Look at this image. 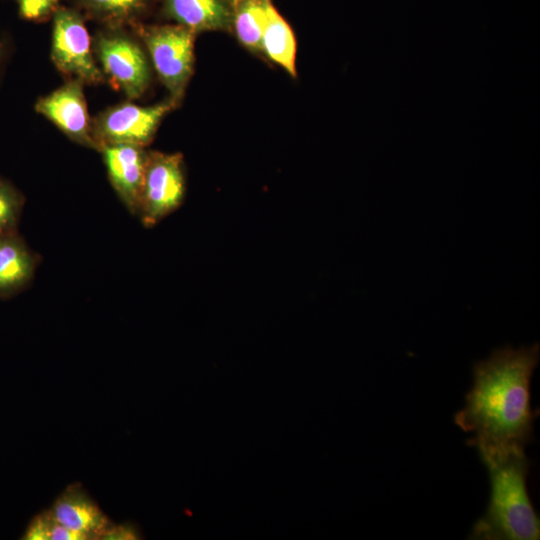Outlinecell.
I'll list each match as a JSON object with an SVG mask.
<instances>
[{
	"mask_svg": "<svg viewBox=\"0 0 540 540\" xmlns=\"http://www.w3.org/2000/svg\"><path fill=\"white\" fill-rule=\"evenodd\" d=\"M539 344L494 350L473 366V385L454 421L472 433L485 466L524 453L533 434L530 382L539 362Z\"/></svg>",
	"mask_w": 540,
	"mask_h": 540,
	"instance_id": "6da1fadb",
	"label": "cell"
},
{
	"mask_svg": "<svg viewBox=\"0 0 540 540\" xmlns=\"http://www.w3.org/2000/svg\"><path fill=\"white\" fill-rule=\"evenodd\" d=\"M528 466L525 452L486 466L491 484L490 500L485 514L474 524L472 539H539L540 522L526 487Z\"/></svg>",
	"mask_w": 540,
	"mask_h": 540,
	"instance_id": "7a4b0ae2",
	"label": "cell"
},
{
	"mask_svg": "<svg viewBox=\"0 0 540 540\" xmlns=\"http://www.w3.org/2000/svg\"><path fill=\"white\" fill-rule=\"evenodd\" d=\"M140 34L159 78L176 102L192 75L195 33L181 25H167L142 28Z\"/></svg>",
	"mask_w": 540,
	"mask_h": 540,
	"instance_id": "3957f363",
	"label": "cell"
},
{
	"mask_svg": "<svg viewBox=\"0 0 540 540\" xmlns=\"http://www.w3.org/2000/svg\"><path fill=\"white\" fill-rule=\"evenodd\" d=\"M51 59L69 79L89 84L104 80V74L93 57L83 17L76 10L59 7L53 14Z\"/></svg>",
	"mask_w": 540,
	"mask_h": 540,
	"instance_id": "277c9868",
	"label": "cell"
},
{
	"mask_svg": "<svg viewBox=\"0 0 540 540\" xmlns=\"http://www.w3.org/2000/svg\"><path fill=\"white\" fill-rule=\"evenodd\" d=\"M185 179L179 153L148 152L138 215L153 227L183 202Z\"/></svg>",
	"mask_w": 540,
	"mask_h": 540,
	"instance_id": "5b68a950",
	"label": "cell"
},
{
	"mask_svg": "<svg viewBox=\"0 0 540 540\" xmlns=\"http://www.w3.org/2000/svg\"><path fill=\"white\" fill-rule=\"evenodd\" d=\"M95 54L103 74L128 98L140 97L150 81V69L141 47L116 27L95 38Z\"/></svg>",
	"mask_w": 540,
	"mask_h": 540,
	"instance_id": "8992f818",
	"label": "cell"
},
{
	"mask_svg": "<svg viewBox=\"0 0 540 540\" xmlns=\"http://www.w3.org/2000/svg\"><path fill=\"white\" fill-rule=\"evenodd\" d=\"M170 99L153 106L122 103L108 108L92 122V133L98 150L104 145H148L162 118L174 107Z\"/></svg>",
	"mask_w": 540,
	"mask_h": 540,
	"instance_id": "52a82bcc",
	"label": "cell"
},
{
	"mask_svg": "<svg viewBox=\"0 0 540 540\" xmlns=\"http://www.w3.org/2000/svg\"><path fill=\"white\" fill-rule=\"evenodd\" d=\"M35 110L73 141L98 150L81 80L69 79L58 89L40 98Z\"/></svg>",
	"mask_w": 540,
	"mask_h": 540,
	"instance_id": "ba28073f",
	"label": "cell"
},
{
	"mask_svg": "<svg viewBox=\"0 0 540 540\" xmlns=\"http://www.w3.org/2000/svg\"><path fill=\"white\" fill-rule=\"evenodd\" d=\"M99 151L117 195L131 214H138L148 152L133 144L104 145Z\"/></svg>",
	"mask_w": 540,
	"mask_h": 540,
	"instance_id": "9c48e42d",
	"label": "cell"
},
{
	"mask_svg": "<svg viewBox=\"0 0 540 540\" xmlns=\"http://www.w3.org/2000/svg\"><path fill=\"white\" fill-rule=\"evenodd\" d=\"M54 517L82 540L102 539L112 522L79 484L68 486L51 507Z\"/></svg>",
	"mask_w": 540,
	"mask_h": 540,
	"instance_id": "30bf717a",
	"label": "cell"
},
{
	"mask_svg": "<svg viewBox=\"0 0 540 540\" xmlns=\"http://www.w3.org/2000/svg\"><path fill=\"white\" fill-rule=\"evenodd\" d=\"M38 256L18 231L0 233V299L11 298L31 283Z\"/></svg>",
	"mask_w": 540,
	"mask_h": 540,
	"instance_id": "8fae6325",
	"label": "cell"
},
{
	"mask_svg": "<svg viewBox=\"0 0 540 540\" xmlns=\"http://www.w3.org/2000/svg\"><path fill=\"white\" fill-rule=\"evenodd\" d=\"M164 9L179 25L195 34L226 29L233 17L224 0H164Z\"/></svg>",
	"mask_w": 540,
	"mask_h": 540,
	"instance_id": "7c38bea8",
	"label": "cell"
},
{
	"mask_svg": "<svg viewBox=\"0 0 540 540\" xmlns=\"http://www.w3.org/2000/svg\"><path fill=\"white\" fill-rule=\"evenodd\" d=\"M261 50L291 76H296V41L294 34L278 13L271 1L268 4L267 20L262 36Z\"/></svg>",
	"mask_w": 540,
	"mask_h": 540,
	"instance_id": "4fadbf2b",
	"label": "cell"
},
{
	"mask_svg": "<svg viewBox=\"0 0 540 540\" xmlns=\"http://www.w3.org/2000/svg\"><path fill=\"white\" fill-rule=\"evenodd\" d=\"M270 0H239L232 17L239 41L253 51L261 50Z\"/></svg>",
	"mask_w": 540,
	"mask_h": 540,
	"instance_id": "5bb4252c",
	"label": "cell"
},
{
	"mask_svg": "<svg viewBox=\"0 0 540 540\" xmlns=\"http://www.w3.org/2000/svg\"><path fill=\"white\" fill-rule=\"evenodd\" d=\"M93 18L113 27L135 20L146 8L148 0H78Z\"/></svg>",
	"mask_w": 540,
	"mask_h": 540,
	"instance_id": "9a60e30c",
	"label": "cell"
},
{
	"mask_svg": "<svg viewBox=\"0 0 540 540\" xmlns=\"http://www.w3.org/2000/svg\"><path fill=\"white\" fill-rule=\"evenodd\" d=\"M23 539L27 540H82L81 536L61 524L45 510L37 514L28 524Z\"/></svg>",
	"mask_w": 540,
	"mask_h": 540,
	"instance_id": "2e32d148",
	"label": "cell"
},
{
	"mask_svg": "<svg viewBox=\"0 0 540 540\" xmlns=\"http://www.w3.org/2000/svg\"><path fill=\"white\" fill-rule=\"evenodd\" d=\"M24 202L21 192L0 177V233L18 231Z\"/></svg>",
	"mask_w": 540,
	"mask_h": 540,
	"instance_id": "e0dca14e",
	"label": "cell"
},
{
	"mask_svg": "<svg viewBox=\"0 0 540 540\" xmlns=\"http://www.w3.org/2000/svg\"><path fill=\"white\" fill-rule=\"evenodd\" d=\"M61 0H18L19 15L28 21H43L56 12Z\"/></svg>",
	"mask_w": 540,
	"mask_h": 540,
	"instance_id": "ac0fdd59",
	"label": "cell"
},
{
	"mask_svg": "<svg viewBox=\"0 0 540 540\" xmlns=\"http://www.w3.org/2000/svg\"><path fill=\"white\" fill-rule=\"evenodd\" d=\"M102 539H116V540H128V539H139V533L136 528L132 525L122 524L114 525L112 524L108 530L103 535Z\"/></svg>",
	"mask_w": 540,
	"mask_h": 540,
	"instance_id": "d6986e66",
	"label": "cell"
},
{
	"mask_svg": "<svg viewBox=\"0 0 540 540\" xmlns=\"http://www.w3.org/2000/svg\"><path fill=\"white\" fill-rule=\"evenodd\" d=\"M4 53H5V45L3 42H0V64L3 60Z\"/></svg>",
	"mask_w": 540,
	"mask_h": 540,
	"instance_id": "ffe728a7",
	"label": "cell"
},
{
	"mask_svg": "<svg viewBox=\"0 0 540 540\" xmlns=\"http://www.w3.org/2000/svg\"><path fill=\"white\" fill-rule=\"evenodd\" d=\"M233 1H234V2H237V1H239V0H233Z\"/></svg>",
	"mask_w": 540,
	"mask_h": 540,
	"instance_id": "44dd1931",
	"label": "cell"
}]
</instances>
